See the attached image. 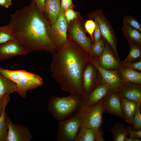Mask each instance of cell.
<instances>
[{
	"mask_svg": "<svg viewBox=\"0 0 141 141\" xmlns=\"http://www.w3.org/2000/svg\"><path fill=\"white\" fill-rule=\"evenodd\" d=\"M124 66L128 68L132 69L134 70L141 71V61L139 60L135 62L124 63Z\"/></svg>",
	"mask_w": 141,
	"mask_h": 141,
	"instance_id": "obj_36",
	"label": "cell"
},
{
	"mask_svg": "<svg viewBox=\"0 0 141 141\" xmlns=\"http://www.w3.org/2000/svg\"><path fill=\"white\" fill-rule=\"evenodd\" d=\"M89 62L101 73L103 78V83L102 84H105L108 86L109 92H112L117 94L122 82L117 71L102 68L93 57H90Z\"/></svg>",
	"mask_w": 141,
	"mask_h": 141,
	"instance_id": "obj_9",
	"label": "cell"
},
{
	"mask_svg": "<svg viewBox=\"0 0 141 141\" xmlns=\"http://www.w3.org/2000/svg\"><path fill=\"white\" fill-rule=\"evenodd\" d=\"M16 88L15 83L0 74V99L6 94L15 92Z\"/></svg>",
	"mask_w": 141,
	"mask_h": 141,
	"instance_id": "obj_21",
	"label": "cell"
},
{
	"mask_svg": "<svg viewBox=\"0 0 141 141\" xmlns=\"http://www.w3.org/2000/svg\"><path fill=\"white\" fill-rule=\"evenodd\" d=\"M132 141H141V140L138 138H132Z\"/></svg>",
	"mask_w": 141,
	"mask_h": 141,
	"instance_id": "obj_40",
	"label": "cell"
},
{
	"mask_svg": "<svg viewBox=\"0 0 141 141\" xmlns=\"http://www.w3.org/2000/svg\"><path fill=\"white\" fill-rule=\"evenodd\" d=\"M87 16L89 19L92 17H97L102 36L104 40L110 45L115 55L117 56L115 33L102 11L101 9H97L88 14Z\"/></svg>",
	"mask_w": 141,
	"mask_h": 141,
	"instance_id": "obj_8",
	"label": "cell"
},
{
	"mask_svg": "<svg viewBox=\"0 0 141 141\" xmlns=\"http://www.w3.org/2000/svg\"><path fill=\"white\" fill-rule=\"evenodd\" d=\"M95 26V22L92 19H90L85 22L84 27L85 29L90 35L93 42V33L94 31Z\"/></svg>",
	"mask_w": 141,
	"mask_h": 141,
	"instance_id": "obj_31",
	"label": "cell"
},
{
	"mask_svg": "<svg viewBox=\"0 0 141 141\" xmlns=\"http://www.w3.org/2000/svg\"><path fill=\"white\" fill-rule=\"evenodd\" d=\"M104 43L103 38L96 42H93L90 47V51L94 56L100 57L104 48Z\"/></svg>",
	"mask_w": 141,
	"mask_h": 141,
	"instance_id": "obj_27",
	"label": "cell"
},
{
	"mask_svg": "<svg viewBox=\"0 0 141 141\" xmlns=\"http://www.w3.org/2000/svg\"><path fill=\"white\" fill-rule=\"evenodd\" d=\"M123 24H127L141 32V25L134 17L127 15L123 19Z\"/></svg>",
	"mask_w": 141,
	"mask_h": 141,
	"instance_id": "obj_29",
	"label": "cell"
},
{
	"mask_svg": "<svg viewBox=\"0 0 141 141\" xmlns=\"http://www.w3.org/2000/svg\"><path fill=\"white\" fill-rule=\"evenodd\" d=\"M64 13L68 26L72 21L80 16L79 13L74 11L72 8L67 9L64 11Z\"/></svg>",
	"mask_w": 141,
	"mask_h": 141,
	"instance_id": "obj_30",
	"label": "cell"
},
{
	"mask_svg": "<svg viewBox=\"0 0 141 141\" xmlns=\"http://www.w3.org/2000/svg\"><path fill=\"white\" fill-rule=\"evenodd\" d=\"M83 100L70 95L66 97L53 96L48 104V108L53 117L59 121L66 119L77 111L82 105Z\"/></svg>",
	"mask_w": 141,
	"mask_h": 141,
	"instance_id": "obj_3",
	"label": "cell"
},
{
	"mask_svg": "<svg viewBox=\"0 0 141 141\" xmlns=\"http://www.w3.org/2000/svg\"><path fill=\"white\" fill-rule=\"evenodd\" d=\"M15 40L12 24L0 26V44L9 41Z\"/></svg>",
	"mask_w": 141,
	"mask_h": 141,
	"instance_id": "obj_25",
	"label": "cell"
},
{
	"mask_svg": "<svg viewBox=\"0 0 141 141\" xmlns=\"http://www.w3.org/2000/svg\"><path fill=\"white\" fill-rule=\"evenodd\" d=\"M81 126L78 110L68 119L59 121L57 141H73Z\"/></svg>",
	"mask_w": 141,
	"mask_h": 141,
	"instance_id": "obj_6",
	"label": "cell"
},
{
	"mask_svg": "<svg viewBox=\"0 0 141 141\" xmlns=\"http://www.w3.org/2000/svg\"><path fill=\"white\" fill-rule=\"evenodd\" d=\"M119 96L121 101V109L124 114V119L126 122L131 124L137 105L139 103Z\"/></svg>",
	"mask_w": 141,
	"mask_h": 141,
	"instance_id": "obj_19",
	"label": "cell"
},
{
	"mask_svg": "<svg viewBox=\"0 0 141 141\" xmlns=\"http://www.w3.org/2000/svg\"><path fill=\"white\" fill-rule=\"evenodd\" d=\"M120 74L124 81L137 84H141V73L132 69L126 68L122 69Z\"/></svg>",
	"mask_w": 141,
	"mask_h": 141,
	"instance_id": "obj_20",
	"label": "cell"
},
{
	"mask_svg": "<svg viewBox=\"0 0 141 141\" xmlns=\"http://www.w3.org/2000/svg\"><path fill=\"white\" fill-rule=\"evenodd\" d=\"M109 92V88L105 84H99L91 92L83 102V105L90 108L96 105Z\"/></svg>",
	"mask_w": 141,
	"mask_h": 141,
	"instance_id": "obj_15",
	"label": "cell"
},
{
	"mask_svg": "<svg viewBox=\"0 0 141 141\" xmlns=\"http://www.w3.org/2000/svg\"><path fill=\"white\" fill-rule=\"evenodd\" d=\"M102 100L90 108L85 107L82 104L78 110L81 126L94 129L100 128L103 122Z\"/></svg>",
	"mask_w": 141,
	"mask_h": 141,
	"instance_id": "obj_5",
	"label": "cell"
},
{
	"mask_svg": "<svg viewBox=\"0 0 141 141\" xmlns=\"http://www.w3.org/2000/svg\"><path fill=\"white\" fill-rule=\"evenodd\" d=\"M122 30L129 41L141 45V34L139 31L127 24H123Z\"/></svg>",
	"mask_w": 141,
	"mask_h": 141,
	"instance_id": "obj_22",
	"label": "cell"
},
{
	"mask_svg": "<svg viewBox=\"0 0 141 141\" xmlns=\"http://www.w3.org/2000/svg\"><path fill=\"white\" fill-rule=\"evenodd\" d=\"M28 52L16 40L0 44V60L8 59L15 56L25 55Z\"/></svg>",
	"mask_w": 141,
	"mask_h": 141,
	"instance_id": "obj_12",
	"label": "cell"
},
{
	"mask_svg": "<svg viewBox=\"0 0 141 141\" xmlns=\"http://www.w3.org/2000/svg\"><path fill=\"white\" fill-rule=\"evenodd\" d=\"M7 114L4 111L0 116V141H7L8 129Z\"/></svg>",
	"mask_w": 141,
	"mask_h": 141,
	"instance_id": "obj_26",
	"label": "cell"
},
{
	"mask_svg": "<svg viewBox=\"0 0 141 141\" xmlns=\"http://www.w3.org/2000/svg\"><path fill=\"white\" fill-rule=\"evenodd\" d=\"M12 0H0V5L8 8L11 4Z\"/></svg>",
	"mask_w": 141,
	"mask_h": 141,
	"instance_id": "obj_38",
	"label": "cell"
},
{
	"mask_svg": "<svg viewBox=\"0 0 141 141\" xmlns=\"http://www.w3.org/2000/svg\"><path fill=\"white\" fill-rule=\"evenodd\" d=\"M104 48L100 56L99 66L102 68L107 70L117 69L120 66L117 60L114 56L110 49L104 40Z\"/></svg>",
	"mask_w": 141,
	"mask_h": 141,
	"instance_id": "obj_17",
	"label": "cell"
},
{
	"mask_svg": "<svg viewBox=\"0 0 141 141\" xmlns=\"http://www.w3.org/2000/svg\"><path fill=\"white\" fill-rule=\"evenodd\" d=\"M141 103H139L136 112L132 121V128L135 131L141 130V115L140 110Z\"/></svg>",
	"mask_w": 141,
	"mask_h": 141,
	"instance_id": "obj_28",
	"label": "cell"
},
{
	"mask_svg": "<svg viewBox=\"0 0 141 141\" xmlns=\"http://www.w3.org/2000/svg\"><path fill=\"white\" fill-rule=\"evenodd\" d=\"M84 23V20L80 15L72 21L68 27L67 36L85 50L90 57H94L90 50L92 41L91 37L86 35Z\"/></svg>",
	"mask_w": 141,
	"mask_h": 141,
	"instance_id": "obj_4",
	"label": "cell"
},
{
	"mask_svg": "<svg viewBox=\"0 0 141 141\" xmlns=\"http://www.w3.org/2000/svg\"><path fill=\"white\" fill-rule=\"evenodd\" d=\"M117 94L120 97L141 103V87L131 83L123 82Z\"/></svg>",
	"mask_w": 141,
	"mask_h": 141,
	"instance_id": "obj_14",
	"label": "cell"
},
{
	"mask_svg": "<svg viewBox=\"0 0 141 141\" xmlns=\"http://www.w3.org/2000/svg\"><path fill=\"white\" fill-rule=\"evenodd\" d=\"M109 130L113 135L114 141H124L125 137L129 136L126 128L119 121Z\"/></svg>",
	"mask_w": 141,
	"mask_h": 141,
	"instance_id": "obj_24",
	"label": "cell"
},
{
	"mask_svg": "<svg viewBox=\"0 0 141 141\" xmlns=\"http://www.w3.org/2000/svg\"><path fill=\"white\" fill-rule=\"evenodd\" d=\"M38 8L42 13H44L45 0H34Z\"/></svg>",
	"mask_w": 141,
	"mask_h": 141,
	"instance_id": "obj_37",
	"label": "cell"
},
{
	"mask_svg": "<svg viewBox=\"0 0 141 141\" xmlns=\"http://www.w3.org/2000/svg\"><path fill=\"white\" fill-rule=\"evenodd\" d=\"M10 16L15 39L28 53L44 50L53 54L58 51L50 39L51 24L34 0Z\"/></svg>",
	"mask_w": 141,
	"mask_h": 141,
	"instance_id": "obj_1",
	"label": "cell"
},
{
	"mask_svg": "<svg viewBox=\"0 0 141 141\" xmlns=\"http://www.w3.org/2000/svg\"><path fill=\"white\" fill-rule=\"evenodd\" d=\"M50 64L52 76L64 91L78 96L84 101L85 97L82 77L89 61L87 52L71 39L60 50L52 54Z\"/></svg>",
	"mask_w": 141,
	"mask_h": 141,
	"instance_id": "obj_2",
	"label": "cell"
},
{
	"mask_svg": "<svg viewBox=\"0 0 141 141\" xmlns=\"http://www.w3.org/2000/svg\"><path fill=\"white\" fill-rule=\"evenodd\" d=\"M103 132L100 128L94 129L81 126L75 141H104Z\"/></svg>",
	"mask_w": 141,
	"mask_h": 141,
	"instance_id": "obj_16",
	"label": "cell"
},
{
	"mask_svg": "<svg viewBox=\"0 0 141 141\" xmlns=\"http://www.w3.org/2000/svg\"><path fill=\"white\" fill-rule=\"evenodd\" d=\"M132 138H127V137H126L125 138L124 141H132Z\"/></svg>",
	"mask_w": 141,
	"mask_h": 141,
	"instance_id": "obj_39",
	"label": "cell"
},
{
	"mask_svg": "<svg viewBox=\"0 0 141 141\" xmlns=\"http://www.w3.org/2000/svg\"><path fill=\"white\" fill-rule=\"evenodd\" d=\"M95 68V67L89 61L83 73L82 85L85 99L92 90L99 84L96 77Z\"/></svg>",
	"mask_w": 141,
	"mask_h": 141,
	"instance_id": "obj_13",
	"label": "cell"
},
{
	"mask_svg": "<svg viewBox=\"0 0 141 141\" xmlns=\"http://www.w3.org/2000/svg\"><path fill=\"white\" fill-rule=\"evenodd\" d=\"M8 129L7 141H30L33 136L25 126L15 124L6 115Z\"/></svg>",
	"mask_w": 141,
	"mask_h": 141,
	"instance_id": "obj_10",
	"label": "cell"
},
{
	"mask_svg": "<svg viewBox=\"0 0 141 141\" xmlns=\"http://www.w3.org/2000/svg\"><path fill=\"white\" fill-rule=\"evenodd\" d=\"M61 10L63 11L67 9L75 7L72 0H60Z\"/></svg>",
	"mask_w": 141,
	"mask_h": 141,
	"instance_id": "obj_34",
	"label": "cell"
},
{
	"mask_svg": "<svg viewBox=\"0 0 141 141\" xmlns=\"http://www.w3.org/2000/svg\"><path fill=\"white\" fill-rule=\"evenodd\" d=\"M68 27L64 11L61 10L58 18L51 26L50 30L51 40L58 51L63 48L67 41Z\"/></svg>",
	"mask_w": 141,
	"mask_h": 141,
	"instance_id": "obj_7",
	"label": "cell"
},
{
	"mask_svg": "<svg viewBox=\"0 0 141 141\" xmlns=\"http://www.w3.org/2000/svg\"><path fill=\"white\" fill-rule=\"evenodd\" d=\"M90 19L94 20L95 26L93 37V42H96L100 39L102 37L98 20L96 17H92Z\"/></svg>",
	"mask_w": 141,
	"mask_h": 141,
	"instance_id": "obj_32",
	"label": "cell"
},
{
	"mask_svg": "<svg viewBox=\"0 0 141 141\" xmlns=\"http://www.w3.org/2000/svg\"><path fill=\"white\" fill-rule=\"evenodd\" d=\"M125 128L128 133L130 134V138H141V130L137 131L134 130L132 128V126H127Z\"/></svg>",
	"mask_w": 141,
	"mask_h": 141,
	"instance_id": "obj_35",
	"label": "cell"
},
{
	"mask_svg": "<svg viewBox=\"0 0 141 141\" xmlns=\"http://www.w3.org/2000/svg\"><path fill=\"white\" fill-rule=\"evenodd\" d=\"M130 50L128 54L126 59L124 61V63L133 62L139 59L141 56V45L128 41Z\"/></svg>",
	"mask_w": 141,
	"mask_h": 141,
	"instance_id": "obj_23",
	"label": "cell"
},
{
	"mask_svg": "<svg viewBox=\"0 0 141 141\" xmlns=\"http://www.w3.org/2000/svg\"><path fill=\"white\" fill-rule=\"evenodd\" d=\"M61 11L60 0H45L44 13L51 26L57 20Z\"/></svg>",
	"mask_w": 141,
	"mask_h": 141,
	"instance_id": "obj_18",
	"label": "cell"
},
{
	"mask_svg": "<svg viewBox=\"0 0 141 141\" xmlns=\"http://www.w3.org/2000/svg\"><path fill=\"white\" fill-rule=\"evenodd\" d=\"M103 113H109L124 119L121 101L116 93L109 92L102 100Z\"/></svg>",
	"mask_w": 141,
	"mask_h": 141,
	"instance_id": "obj_11",
	"label": "cell"
},
{
	"mask_svg": "<svg viewBox=\"0 0 141 141\" xmlns=\"http://www.w3.org/2000/svg\"><path fill=\"white\" fill-rule=\"evenodd\" d=\"M9 95L6 94L0 99V116L5 111L6 107L10 101Z\"/></svg>",
	"mask_w": 141,
	"mask_h": 141,
	"instance_id": "obj_33",
	"label": "cell"
}]
</instances>
